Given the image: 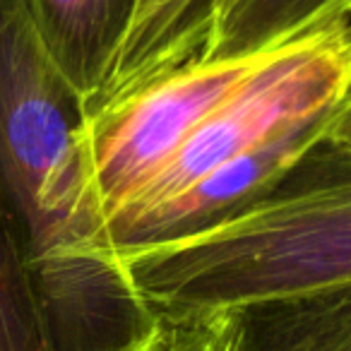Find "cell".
<instances>
[{
	"label": "cell",
	"instance_id": "1",
	"mask_svg": "<svg viewBox=\"0 0 351 351\" xmlns=\"http://www.w3.org/2000/svg\"><path fill=\"white\" fill-rule=\"evenodd\" d=\"M84 118L22 0H0V207L49 349L147 351L159 313L104 243L80 156Z\"/></svg>",
	"mask_w": 351,
	"mask_h": 351
},
{
	"label": "cell",
	"instance_id": "2",
	"mask_svg": "<svg viewBox=\"0 0 351 351\" xmlns=\"http://www.w3.org/2000/svg\"><path fill=\"white\" fill-rule=\"evenodd\" d=\"M121 265L156 313L234 311L351 284V152L320 142L224 224Z\"/></svg>",
	"mask_w": 351,
	"mask_h": 351
},
{
	"label": "cell",
	"instance_id": "3",
	"mask_svg": "<svg viewBox=\"0 0 351 351\" xmlns=\"http://www.w3.org/2000/svg\"><path fill=\"white\" fill-rule=\"evenodd\" d=\"M272 53L210 63L193 60L87 113L80 132V156L101 229Z\"/></svg>",
	"mask_w": 351,
	"mask_h": 351
},
{
	"label": "cell",
	"instance_id": "4",
	"mask_svg": "<svg viewBox=\"0 0 351 351\" xmlns=\"http://www.w3.org/2000/svg\"><path fill=\"white\" fill-rule=\"evenodd\" d=\"M335 106L265 137L243 154L202 176L181 195L111 217L101 231L106 248L121 260L137 250L193 239L224 224L260 200L306 152L325 142Z\"/></svg>",
	"mask_w": 351,
	"mask_h": 351
},
{
	"label": "cell",
	"instance_id": "5",
	"mask_svg": "<svg viewBox=\"0 0 351 351\" xmlns=\"http://www.w3.org/2000/svg\"><path fill=\"white\" fill-rule=\"evenodd\" d=\"M22 5L41 49L87 108L111 77L137 0H22Z\"/></svg>",
	"mask_w": 351,
	"mask_h": 351
},
{
	"label": "cell",
	"instance_id": "6",
	"mask_svg": "<svg viewBox=\"0 0 351 351\" xmlns=\"http://www.w3.org/2000/svg\"><path fill=\"white\" fill-rule=\"evenodd\" d=\"M217 0H137L113 73L87 113L197 60Z\"/></svg>",
	"mask_w": 351,
	"mask_h": 351
},
{
	"label": "cell",
	"instance_id": "7",
	"mask_svg": "<svg viewBox=\"0 0 351 351\" xmlns=\"http://www.w3.org/2000/svg\"><path fill=\"white\" fill-rule=\"evenodd\" d=\"M231 351H351V284L241 306Z\"/></svg>",
	"mask_w": 351,
	"mask_h": 351
},
{
	"label": "cell",
	"instance_id": "8",
	"mask_svg": "<svg viewBox=\"0 0 351 351\" xmlns=\"http://www.w3.org/2000/svg\"><path fill=\"white\" fill-rule=\"evenodd\" d=\"M351 0H239L210 22L197 60L245 58L267 53L341 22Z\"/></svg>",
	"mask_w": 351,
	"mask_h": 351
},
{
	"label": "cell",
	"instance_id": "9",
	"mask_svg": "<svg viewBox=\"0 0 351 351\" xmlns=\"http://www.w3.org/2000/svg\"><path fill=\"white\" fill-rule=\"evenodd\" d=\"M0 351H51L29 277L0 207Z\"/></svg>",
	"mask_w": 351,
	"mask_h": 351
},
{
	"label": "cell",
	"instance_id": "10",
	"mask_svg": "<svg viewBox=\"0 0 351 351\" xmlns=\"http://www.w3.org/2000/svg\"><path fill=\"white\" fill-rule=\"evenodd\" d=\"M147 351H231L229 311L159 313Z\"/></svg>",
	"mask_w": 351,
	"mask_h": 351
},
{
	"label": "cell",
	"instance_id": "11",
	"mask_svg": "<svg viewBox=\"0 0 351 351\" xmlns=\"http://www.w3.org/2000/svg\"><path fill=\"white\" fill-rule=\"evenodd\" d=\"M325 142L332 147L351 152V77H349V82H346V89H344V94H341L339 104L335 106Z\"/></svg>",
	"mask_w": 351,
	"mask_h": 351
}]
</instances>
